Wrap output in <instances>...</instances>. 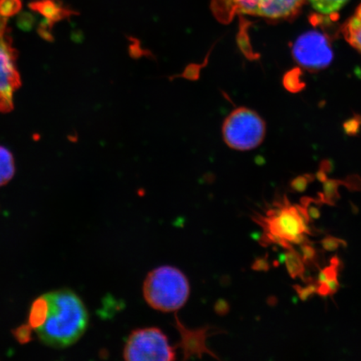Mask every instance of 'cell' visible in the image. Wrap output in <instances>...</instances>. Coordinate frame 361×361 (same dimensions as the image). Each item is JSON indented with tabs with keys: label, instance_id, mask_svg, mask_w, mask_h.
Returning <instances> with one entry per match:
<instances>
[{
	"label": "cell",
	"instance_id": "1",
	"mask_svg": "<svg viewBox=\"0 0 361 361\" xmlns=\"http://www.w3.org/2000/svg\"><path fill=\"white\" fill-rule=\"evenodd\" d=\"M30 323L45 344L63 348L83 335L88 314L78 295L69 290H59L35 302Z\"/></svg>",
	"mask_w": 361,
	"mask_h": 361
},
{
	"label": "cell",
	"instance_id": "2",
	"mask_svg": "<svg viewBox=\"0 0 361 361\" xmlns=\"http://www.w3.org/2000/svg\"><path fill=\"white\" fill-rule=\"evenodd\" d=\"M252 220L263 229L259 242L264 247L278 245L288 250L293 243L301 245L308 242L306 234L312 235L305 207L291 205L286 197L263 214H255Z\"/></svg>",
	"mask_w": 361,
	"mask_h": 361
},
{
	"label": "cell",
	"instance_id": "3",
	"mask_svg": "<svg viewBox=\"0 0 361 361\" xmlns=\"http://www.w3.org/2000/svg\"><path fill=\"white\" fill-rule=\"evenodd\" d=\"M190 286L185 274L177 268L164 266L149 273L143 283V295L152 308L173 312L186 304Z\"/></svg>",
	"mask_w": 361,
	"mask_h": 361
},
{
	"label": "cell",
	"instance_id": "4",
	"mask_svg": "<svg viewBox=\"0 0 361 361\" xmlns=\"http://www.w3.org/2000/svg\"><path fill=\"white\" fill-rule=\"evenodd\" d=\"M306 0H213L214 15L228 23L237 15L264 18L269 20H286L295 16Z\"/></svg>",
	"mask_w": 361,
	"mask_h": 361
},
{
	"label": "cell",
	"instance_id": "5",
	"mask_svg": "<svg viewBox=\"0 0 361 361\" xmlns=\"http://www.w3.org/2000/svg\"><path fill=\"white\" fill-rule=\"evenodd\" d=\"M266 125L254 111L239 107L230 113L223 125V137L229 147L250 151L263 142Z\"/></svg>",
	"mask_w": 361,
	"mask_h": 361
},
{
	"label": "cell",
	"instance_id": "6",
	"mask_svg": "<svg viewBox=\"0 0 361 361\" xmlns=\"http://www.w3.org/2000/svg\"><path fill=\"white\" fill-rule=\"evenodd\" d=\"M126 360H173L175 350L168 337L157 328L139 329L130 334L126 343Z\"/></svg>",
	"mask_w": 361,
	"mask_h": 361
},
{
	"label": "cell",
	"instance_id": "7",
	"mask_svg": "<svg viewBox=\"0 0 361 361\" xmlns=\"http://www.w3.org/2000/svg\"><path fill=\"white\" fill-rule=\"evenodd\" d=\"M8 18L0 13V112L13 109V94L20 85L17 55L8 34Z\"/></svg>",
	"mask_w": 361,
	"mask_h": 361
},
{
	"label": "cell",
	"instance_id": "8",
	"mask_svg": "<svg viewBox=\"0 0 361 361\" xmlns=\"http://www.w3.org/2000/svg\"><path fill=\"white\" fill-rule=\"evenodd\" d=\"M293 56L302 66L310 69H322L331 62L333 53L328 40L320 33L301 35L293 45Z\"/></svg>",
	"mask_w": 361,
	"mask_h": 361
},
{
	"label": "cell",
	"instance_id": "9",
	"mask_svg": "<svg viewBox=\"0 0 361 361\" xmlns=\"http://www.w3.org/2000/svg\"><path fill=\"white\" fill-rule=\"evenodd\" d=\"M342 34L346 42L361 54V4L343 25Z\"/></svg>",
	"mask_w": 361,
	"mask_h": 361
},
{
	"label": "cell",
	"instance_id": "10",
	"mask_svg": "<svg viewBox=\"0 0 361 361\" xmlns=\"http://www.w3.org/2000/svg\"><path fill=\"white\" fill-rule=\"evenodd\" d=\"M15 170V161L11 152L6 147H0V187L10 182Z\"/></svg>",
	"mask_w": 361,
	"mask_h": 361
},
{
	"label": "cell",
	"instance_id": "11",
	"mask_svg": "<svg viewBox=\"0 0 361 361\" xmlns=\"http://www.w3.org/2000/svg\"><path fill=\"white\" fill-rule=\"evenodd\" d=\"M288 252L286 254V261L284 263L286 264L288 274L293 279L298 277L302 279H305V267L302 257L299 255V252L293 250V247L288 248Z\"/></svg>",
	"mask_w": 361,
	"mask_h": 361
},
{
	"label": "cell",
	"instance_id": "12",
	"mask_svg": "<svg viewBox=\"0 0 361 361\" xmlns=\"http://www.w3.org/2000/svg\"><path fill=\"white\" fill-rule=\"evenodd\" d=\"M188 332V335L183 338V341L185 343V354L190 355L193 353H202V351H207L204 345L205 332L198 331L197 332Z\"/></svg>",
	"mask_w": 361,
	"mask_h": 361
},
{
	"label": "cell",
	"instance_id": "13",
	"mask_svg": "<svg viewBox=\"0 0 361 361\" xmlns=\"http://www.w3.org/2000/svg\"><path fill=\"white\" fill-rule=\"evenodd\" d=\"M314 10L323 15H332L345 6L349 0H308Z\"/></svg>",
	"mask_w": 361,
	"mask_h": 361
},
{
	"label": "cell",
	"instance_id": "14",
	"mask_svg": "<svg viewBox=\"0 0 361 361\" xmlns=\"http://www.w3.org/2000/svg\"><path fill=\"white\" fill-rule=\"evenodd\" d=\"M20 0H0V13L10 17L20 10Z\"/></svg>",
	"mask_w": 361,
	"mask_h": 361
},
{
	"label": "cell",
	"instance_id": "15",
	"mask_svg": "<svg viewBox=\"0 0 361 361\" xmlns=\"http://www.w3.org/2000/svg\"><path fill=\"white\" fill-rule=\"evenodd\" d=\"M322 245L324 250L333 252L336 251L341 246L347 247V243L342 239L327 236L322 239Z\"/></svg>",
	"mask_w": 361,
	"mask_h": 361
},
{
	"label": "cell",
	"instance_id": "16",
	"mask_svg": "<svg viewBox=\"0 0 361 361\" xmlns=\"http://www.w3.org/2000/svg\"><path fill=\"white\" fill-rule=\"evenodd\" d=\"M317 283H310L305 288L299 286H293V288H295V290L297 292L298 295H299L302 301L308 300L311 296L317 293Z\"/></svg>",
	"mask_w": 361,
	"mask_h": 361
},
{
	"label": "cell",
	"instance_id": "17",
	"mask_svg": "<svg viewBox=\"0 0 361 361\" xmlns=\"http://www.w3.org/2000/svg\"><path fill=\"white\" fill-rule=\"evenodd\" d=\"M301 251L302 259H303L305 264H308L314 262L316 251L314 247L309 245V243L301 245Z\"/></svg>",
	"mask_w": 361,
	"mask_h": 361
},
{
	"label": "cell",
	"instance_id": "18",
	"mask_svg": "<svg viewBox=\"0 0 361 361\" xmlns=\"http://www.w3.org/2000/svg\"><path fill=\"white\" fill-rule=\"evenodd\" d=\"M302 202H303V206L305 207L307 214H308L310 222L311 221L319 219V216L322 215V214H320L319 207L315 206H310V203L305 201H302Z\"/></svg>",
	"mask_w": 361,
	"mask_h": 361
},
{
	"label": "cell",
	"instance_id": "19",
	"mask_svg": "<svg viewBox=\"0 0 361 361\" xmlns=\"http://www.w3.org/2000/svg\"><path fill=\"white\" fill-rule=\"evenodd\" d=\"M293 188H295L297 191L302 192L305 190V182L304 180H297L293 183Z\"/></svg>",
	"mask_w": 361,
	"mask_h": 361
},
{
	"label": "cell",
	"instance_id": "20",
	"mask_svg": "<svg viewBox=\"0 0 361 361\" xmlns=\"http://www.w3.org/2000/svg\"><path fill=\"white\" fill-rule=\"evenodd\" d=\"M255 269L259 270H268L269 265L267 262H266V259H261L257 262L256 264L255 265Z\"/></svg>",
	"mask_w": 361,
	"mask_h": 361
},
{
	"label": "cell",
	"instance_id": "21",
	"mask_svg": "<svg viewBox=\"0 0 361 361\" xmlns=\"http://www.w3.org/2000/svg\"><path fill=\"white\" fill-rule=\"evenodd\" d=\"M331 264L332 265L336 266V267H340L341 261L337 258V257H333V258L331 260Z\"/></svg>",
	"mask_w": 361,
	"mask_h": 361
}]
</instances>
